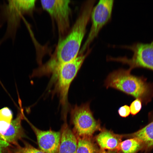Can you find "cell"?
I'll return each mask as SVG.
<instances>
[{"instance_id": "cell-9", "label": "cell", "mask_w": 153, "mask_h": 153, "mask_svg": "<svg viewBox=\"0 0 153 153\" xmlns=\"http://www.w3.org/2000/svg\"><path fill=\"white\" fill-rule=\"evenodd\" d=\"M29 124L36 135L41 150L47 153H58L61 139V132L51 130L42 131L30 123Z\"/></svg>"}, {"instance_id": "cell-14", "label": "cell", "mask_w": 153, "mask_h": 153, "mask_svg": "<svg viewBox=\"0 0 153 153\" xmlns=\"http://www.w3.org/2000/svg\"><path fill=\"white\" fill-rule=\"evenodd\" d=\"M144 148L142 142L135 138L121 142L116 150V153H137Z\"/></svg>"}, {"instance_id": "cell-16", "label": "cell", "mask_w": 153, "mask_h": 153, "mask_svg": "<svg viewBox=\"0 0 153 153\" xmlns=\"http://www.w3.org/2000/svg\"><path fill=\"white\" fill-rule=\"evenodd\" d=\"M14 150V153H47L41 150L33 147L30 144L24 143V146H21L17 145Z\"/></svg>"}, {"instance_id": "cell-1", "label": "cell", "mask_w": 153, "mask_h": 153, "mask_svg": "<svg viewBox=\"0 0 153 153\" xmlns=\"http://www.w3.org/2000/svg\"><path fill=\"white\" fill-rule=\"evenodd\" d=\"M95 1L88 0L84 3L70 31L59 41L55 54L49 61L53 69H57L61 65L74 59L78 55Z\"/></svg>"}, {"instance_id": "cell-6", "label": "cell", "mask_w": 153, "mask_h": 153, "mask_svg": "<svg viewBox=\"0 0 153 153\" xmlns=\"http://www.w3.org/2000/svg\"><path fill=\"white\" fill-rule=\"evenodd\" d=\"M70 2L69 0H64L41 1L43 8L48 13L56 24L59 41L69 32L71 13Z\"/></svg>"}, {"instance_id": "cell-17", "label": "cell", "mask_w": 153, "mask_h": 153, "mask_svg": "<svg viewBox=\"0 0 153 153\" xmlns=\"http://www.w3.org/2000/svg\"><path fill=\"white\" fill-rule=\"evenodd\" d=\"M142 101L139 99L136 98L130 104L129 107L130 113L133 115L137 114L142 108Z\"/></svg>"}, {"instance_id": "cell-3", "label": "cell", "mask_w": 153, "mask_h": 153, "mask_svg": "<svg viewBox=\"0 0 153 153\" xmlns=\"http://www.w3.org/2000/svg\"><path fill=\"white\" fill-rule=\"evenodd\" d=\"M0 4V27L6 22L7 27L0 40V46L8 38L14 43L17 30L21 27V20L24 14H30L34 8L36 0H7Z\"/></svg>"}, {"instance_id": "cell-5", "label": "cell", "mask_w": 153, "mask_h": 153, "mask_svg": "<svg viewBox=\"0 0 153 153\" xmlns=\"http://www.w3.org/2000/svg\"><path fill=\"white\" fill-rule=\"evenodd\" d=\"M71 121L74 127L73 131L76 137H93L96 131H101L99 120H95L90 107V102L80 106L75 105L71 108Z\"/></svg>"}, {"instance_id": "cell-12", "label": "cell", "mask_w": 153, "mask_h": 153, "mask_svg": "<svg viewBox=\"0 0 153 153\" xmlns=\"http://www.w3.org/2000/svg\"><path fill=\"white\" fill-rule=\"evenodd\" d=\"M21 115L12 121L7 130L4 133L0 134V139L9 144L18 145L17 141L24 135V132L21 124Z\"/></svg>"}, {"instance_id": "cell-11", "label": "cell", "mask_w": 153, "mask_h": 153, "mask_svg": "<svg viewBox=\"0 0 153 153\" xmlns=\"http://www.w3.org/2000/svg\"><path fill=\"white\" fill-rule=\"evenodd\" d=\"M61 137L58 153H76L77 137L67 124L66 120L61 128Z\"/></svg>"}, {"instance_id": "cell-15", "label": "cell", "mask_w": 153, "mask_h": 153, "mask_svg": "<svg viewBox=\"0 0 153 153\" xmlns=\"http://www.w3.org/2000/svg\"><path fill=\"white\" fill-rule=\"evenodd\" d=\"M77 138L76 153H98L99 149L93 137H77Z\"/></svg>"}, {"instance_id": "cell-19", "label": "cell", "mask_w": 153, "mask_h": 153, "mask_svg": "<svg viewBox=\"0 0 153 153\" xmlns=\"http://www.w3.org/2000/svg\"><path fill=\"white\" fill-rule=\"evenodd\" d=\"M119 115L122 117L125 118L128 116L130 113L129 107L125 105L120 107L118 110Z\"/></svg>"}, {"instance_id": "cell-8", "label": "cell", "mask_w": 153, "mask_h": 153, "mask_svg": "<svg viewBox=\"0 0 153 153\" xmlns=\"http://www.w3.org/2000/svg\"><path fill=\"white\" fill-rule=\"evenodd\" d=\"M114 4L113 0H100L91 14L92 26L88 37L79 52L83 53L102 27L110 20Z\"/></svg>"}, {"instance_id": "cell-13", "label": "cell", "mask_w": 153, "mask_h": 153, "mask_svg": "<svg viewBox=\"0 0 153 153\" xmlns=\"http://www.w3.org/2000/svg\"><path fill=\"white\" fill-rule=\"evenodd\" d=\"M124 137L136 138L141 141L147 151L153 148V121L131 134L124 135Z\"/></svg>"}, {"instance_id": "cell-18", "label": "cell", "mask_w": 153, "mask_h": 153, "mask_svg": "<svg viewBox=\"0 0 153 153\" xmlns=\"http://www.w3.org/2000/svg\"><path fill=\"white\" fill-rule=\"evenodd\" d=\"M0 118L12 120V113L8 108L4 107L0 110Z\"/></svg>"}, {"instance_id": "cell-7", "label": "cell", "mask_w": 153, "mask_h": 153, "mask_svg": "<svg viewBox=\"0 0 153 153\" xmlns=\"http://www.w3.org/2000/svg\"><path fill=\"white\" fill-rule=\"evenodd\" d=\"M122 47L131 50L133 53L132 57L117 58H110V60L120 61L127 64L131 70L137 67H143L153 70V41L144 43L137 42L129 46H124Z\"/></svg>"}, {"instance_id": "cell-2", "label": "cell", "mask_w": 153, "mask_h": 153, "mask_svg": "<svg viewBox=\"0 0 153 153\" xmlns=\"http://www.w3.org/2000/svg\"><path fill=\"white\" fill-rule=\"evenodd\" d=\"M131 70L120 69L110 73L105 82L107 88H111L117 90L142 101L150 100L152 89L143 78L131 74Z\"/></svg>"}, {"instance_id": "cell-20", "label": "cell", "mask_w": 153, "mask_h": 153, "mask_svg": "<svg viewBox=\"0 0 153 153\" xmlns=\"http://www.w3.org/2000/svg\"><path fill=\"white\" fill-rule=\"evenodd\" d=\"M9 146L8 143L0 139V153H3L5 149Z\"/></svg>"}, {"instance_id": "cell-10", "label": "cell", "mask_w": 153, "mask_h": 153, "mask_svg": "<svg viewBox=\"0 0 153 153\" xmlns=\"http://www.w3.org/2000/svg\"><path fill=\"white\" fill-rule=\"evenodd\" d=\"M123 137V135L116 134L104 128L101 129L95 139L100 149L116 150Z\"/></svg>"}, {"instance_id": "cell-4", "label": "cell", "mask_w": 153, "mask_h": 153, "mask_svg": "<svg viewBox=\"0 0 153 153\" xmlns=\"http://www.w3.org/2000/svg\"><path fill=\"white\" fill-rule=\"evenodd\" d=\"M91 50L88 49L84 54L79 53L73 60L61 65L55 73L57 76L55 91L59 94L60 102L65 110L67 105L68 94L70 84Z\"/></svg>"}, {"instance_id": "cell-21", "label": "cell", "mask_w": 153, "mask_h": 153, "mask_svg": "<svg viewBox=\"0 0 153 153\" xmlns=\"http://www.w3.org/2000/svg\"><path fill=\"white\" fill-rule=\"evenodd\" d=\"M98 153H116V150H105L100 148Z\"/></svg>"}]
</instances>
